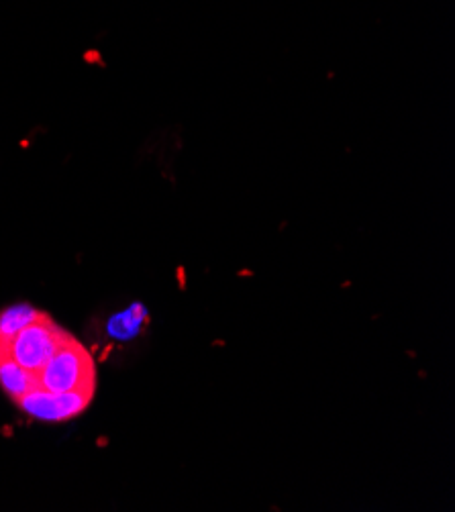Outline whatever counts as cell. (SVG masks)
<instances>
[{
	"instance_id": "1",
	"label": "cell",
	"mask_w": 455,
	"mask_h": 512,
	"mask_svg": "<svg viewBox=\"0 0 455 512\" xmlns=\"http://www.w3.org/2000/svg\"><path fill=\"white\" fill-rule=\"evenodd\" d=\"M0 388L27 417L66 423L90 406L96 364L52 317L15 304L0 313Z\"/></svg>"
}]
</instances>
